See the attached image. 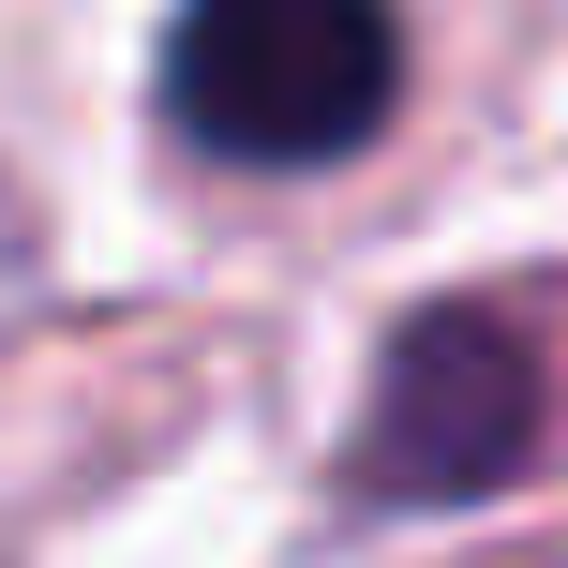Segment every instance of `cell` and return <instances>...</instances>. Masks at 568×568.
Segmentation results:
<instances>
[{"mask_svg":"<svg viewBox=\"0 0 568 568\" xmlns=\"http://www.w3.org/2000/svg\"><path fill=\"white\" fill-rule=\"evenodd\" d=\"M404 90L389 0H195L165 30V105L225 165H344Z\"/></svg>","mask_w":568,"mask_h":568,"instance_id":"cell-1","label":"cell"},{"mask_svg":"<svg viewBox=\"0 0 568 568\" xmlns=\"http://www.w3.org/2000/svg\"><path fill=\"white\" fill-rule=\"evenodd\" d=\"M539 449V359L494 314H419L389 344V389L359 419V479L374 494H479Z\"/></svg>","mask_w":568,"mask_h":568,"instance_id":"cell-2","label":"cell"}]
</instances>
